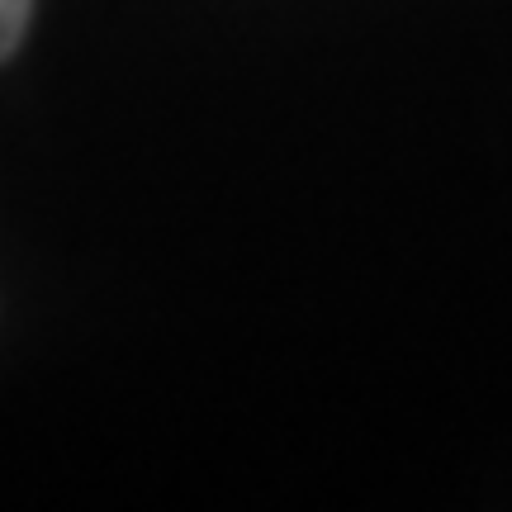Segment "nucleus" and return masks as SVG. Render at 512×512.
I'll return each instance as SVG.
<instances>
[{
  "label": "nucleus",
  "mask_w": 512,
  "mask_h": 512,
  "mask_svg": "<svg viewBox=\"0 0 512 512\" xmlns=\"http://www.w3.org/2000/svg\"><path fill=\"white\" fill-rule=\"evenodd\" d=\"M29 10H34V0H0V57L15 53L24 24H29Z\"/></svg>",
  "instance_id": "obj_1"
}]
</instances>
